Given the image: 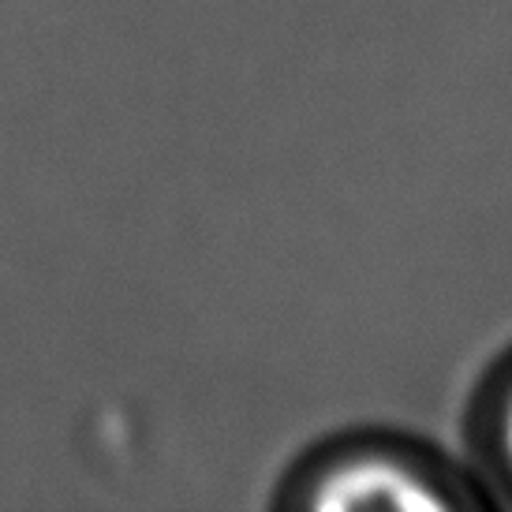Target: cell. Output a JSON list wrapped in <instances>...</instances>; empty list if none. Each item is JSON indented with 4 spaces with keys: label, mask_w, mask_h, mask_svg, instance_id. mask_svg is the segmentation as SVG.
Masks as SVG:
<instances>
[{
    "label": "cell",
    "mask_w": 512,
    "mask_h": 512,
    "mask_svg": "<svg viewBox=\"0 0 512 512\" xmlns=\"http://www.w3.org/2000/svg\"><path fill=\"white\" fill-rule=\"evenodd\" d=\"M296 505L344 509H453L456 494L427 456L393 441H352L318 456L296 479Z\"/></svg>",
    "instance_id": "cell-1"
},
{
    "label": "cell",
    "mask_w": 512,
    "mask_h": 512,
    "mask_svg": "<svg viewBox=\"0 0 512 512\" xmlns=\"http://www.w3.org/2000/svg\"><path fill=\"white\" fill-rule=\"evenodd\" d=\"M494 453H498L505 479L512 483V382L505 385L498 408H494Z\"/></svg>",
    "instance_id": "cell-2"
}]
</instances>
